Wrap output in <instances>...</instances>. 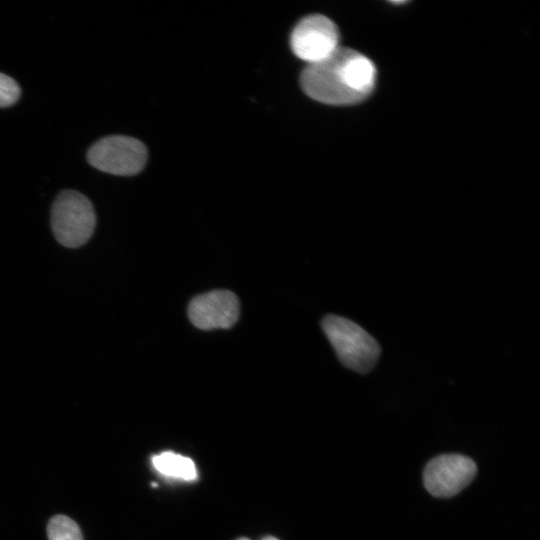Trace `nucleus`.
I'll use <instances>...</instances> for the list:
<instances>
[{
    "instance_id": "0eeeda50",
    "label": "nucleus",
    "mask_w": 540,
    "mask_h": 540,
    "mask_svg": "<svg viewBox=\"0 0 540 540\" xmlns=\"http://www.w3.org/2000/svg\"><path fill=\"white\" fill-rule=\"evenodd\" d=\"M238 297L226 289L212 290L192 298L187 315L190 322L201 330L231 328L238 320Z\"/></svg>"
},
{
    "instance_id": "20e7f679",
    "label": "nucleus",
    "mask_w": 540,
    "mask_h": 540,
    "mask_svg": "<svg viewBox=\"0 0 540 540\" xmlns=\"http://www.w3.org/2000/svg\"><path fill=\"white\" fill-rule=\"evenodd\" d=\"M88 162L96 169L114 175L139 173L147 161V149L136 138L111 135L99 139L87 152Z\"/></svg>"
},
{
    "instance_id": "ddd939ff",
    "label": "nucleus",
    "mask_w": 540,
    "mask_h": 540,
    "mask_svg": "<svg viewBox=\"0 0 540 540\" xmlns=\"http://www.w3.org/2000/svg\"><path fill=\"white\" fill-rule=\"evenodd\" d=\"M238 540H250V539H248V538H240Z\"/></svg>"
},
{
    "instance_id": "7ed1b4c3",
    "label": "nucleus",
    "mask_w": 540,
    "mask_h": 540,
    "mask_svg": "<svg viewBox=\"0 0 540 540\" xmlns=\"http://www.w3.org/2000/svg\"><path fill=\"white\" fill-rule=\"evenodd\" d=\"M96 226L91 201L75 190H64L55 198L51 209V228L56 240L67 248H78L88 242Z\"/></svg>"
},
{
    "instance_id": "f03ea898",
    "label": "nucleus",
    "mask_w": 540,
    "mask_h": 540,
    "mask_svg": "<svg viewBox=\"0 0 540 540\" xmlns=\"http://www.w3.org/2000/svg\"><path fill=\"white\" fill-rule=\"evenodd\" d=\"M322 329L339 360L347 368L364 374L377 363L381 353L378 342L355 322L337 315H327Z\"/></svg>"
},
{
    "instance_id": "1a4fd4ad",
    "label": "nucleus",
    "mask_w": 540,
    "mask_h": 540,
    "mask_svg": "<svg viewBox=\"0 0 540 540\" xmlns=\"http://www.w3.org/2000/svg\"><path fill=\"white\" fill-rule=\"evenodd\" d=\"M47 535L48 540H83L79 526L65 515H56L50 519Z\"/></svg>"
},
{
    "instance_id": "9d476101",
    "label": "nucleus",
    "mask_w": 540,
    "mask_h": 540,
    "mask_svg": "<svg viewBox=\"0 0 540 540\" xmlns=\"http://www.w3.org/2000/svg\"><path fill=\"white\" fill-rule=\"evenodd\" d=\"M20 92L17 82L0 72V107L13 105L19 99Z\"/></svg>"
},
{
    "instance_id": "f8f14e48",
    "label": "nucleus",
    "mask_w": 540,
    "mask_h": 540,
    "mask_svg": "<svg viewBox=\"0 0 540 540\" xmlns=\"http://www.w3.org/2000/svg\"><path fill=\"white\" fill-rule=\"evenodd\" d=\"M151 485H152L153 487H157V483H154V482H153Z\"/></svg>"
},
{
    "instance_id": "423d86ee",
    "label": "nucleus",
    "mask_w": 540,
    "mask_h": 540,
    "mask_svg": "<svg viewBox=\"0 0 540 540\" xmlns=\"http://www.w3.org/2000/svg\"><path fill=\"white\" fill-rule=\"evenodd\" d=\"M476 473L477 466L471 458L460 454H444L427 463L423 481L430 494L447 498L464 489Z\"/></svg>"
},
{
    "instance_id": "9b49d317",
    "label": "nucleus",
    "mask_w": 540,
    "mask_h": 540,
    "mask_svg": "<svg viewBox=\"0 0 540 540\" xmlns=\"http://www.w3.org/2000/svg\"><path fill=\"white\" fill-rule=\"evenodd\" d=\"M261 540H279V539H277L276 537H273V536H265Z\"/></svg>"
},
{
    "instance_id": "39448f33",
    "label": "nucleus",
    "mask_w": 540,
    "mask_h": 540,
    "mask_svg": "<svg viewBox=\"0 0 540 540\" xmlns=\"http://www.w3.org/2000/svg\"><path fill=\"white\" fill-rule=\"evenodd\" d=\"M338 41L336 25L326 16L318 14L303 18L291 34L292 51L308 64L331 56L339 48Z\"/></svg>"
},
{
    "instance_id": "f257e3e1",
    "label": "nucleus",
    "mask_w": 540,
    "mask_h": 540,
    "mask_svg": "<svg viewBox=\"0 0 540 540\" xmlns=\"http://www.w3.org/2000/svg\"><path fill=\"white\" fill-rule=\"evenodd\" d=\"M375 76V67L367 57L339 47L328 58L308 64L300 82L304 92L319 102L348 105L371 93Z\"/></svg>"
},
{
    "instance_id": "6e6552de",
    "label": "nucleus",
    "mask_w": 540,
    "mask_h": 540,
    "mask_svg": "<svg viewBox=\"0 0 540 540\" xmlns=\"http://www.w3.org/2000/svg\"><path fill=\"white\" fill-rule=\"evenodd\" d=\"M152 465L161 474L187 481L197 478L194 462L185 456L166 451L152 457Z\"/></svg>"
}]
</instances>
